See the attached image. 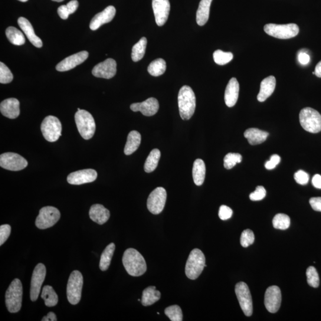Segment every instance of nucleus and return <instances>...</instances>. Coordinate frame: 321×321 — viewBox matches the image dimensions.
I'll return each mask as SVG.
<instances>
[{"mask_svg":"<svg viewBox=\"0 0 321 321\" xmlns=\"http://www.w3.org/2000/svg\"><path fill=\"white\" fill-rule=\"evenodd\" d=\"M152 5L157 25L163 26L168 20L170 14L169 0H152Z\"/></svg>","mask_w":321,"mask_h":321,"instance_id":"obj_18","label":"nucleus"},{"mask_svg":"<svg viewBox=\"0 0 321 321\" xmlns=\"http://www.w3.org/2000/svg\"><path fill=\"white\" fill-rule=\"evenodd\" d=\"M235 293L245 315L251 316L253 313V304L250 290L248 285L244 282L237 283L235 285Z\"/></svg>","mask_w":321,"mask_h":321,"instance_id":"obj_12","label":"nucleus"},{"mask_svg":"<svg viewBox=\"0 0 321 321\" xmlns=\"http://www.w3.org/2000/svg\"><path fill=\"white\" fill-rule=\"evenodd\" d=\"M0 111L3 116L11 119H15L20 114V103L14 98H8L0 104Z\"/></svg>","mask_w":321,"mask_h":321,"instance_id":"obj_22","label":"nucleus"},{"mask_svg":"<svg viewBox=\"0 0 321 321\" xmlns=\"http://www.w3.org/2000/svg\"><path fill=\"white\" fill-rule=\"evenodd\" d=\"M23 288L21 281L18 278L12 281L6 293L7 308L11 313H17L21 309Z\"/></svg>","mask_w":321,"mask_h":321,"instance_id":"obj_4","label":"nucleus"},{"mask_svg":"<svg viewBox=\"0 0 321 321\" xmlns=\"http://www.w3.org/2000/svg\"><path fill=\"white\" fill-rule=\"evenodd\" d=\"M146 45L147 39L143 37L133 46L132 52V58L133 61L137 62L142 60L145 54Z\"/></svg>","mask_w":321,"mask_h":321,"instance_id":"obj_36","label":"nucleus"},{"mask_svg":"<svg viewBox=\"0 0 321 321\" xmlns=\"http://www.w3.org/2000/svg\"><path fill=\"white\" fill-rule=\"evenodd\" d=\"M42 299L44 300L45 305L48 307H53L57 305L58 297L56 293L50 286H45L42 289Z\"/></svg>","mask_w":321,"mask_h":321,"instance_id":"obj_33","label":"nucleus"},{"mask_svg":"<svg viewBox=\"0 0 321 321\" xmlns=\"http://www.w3.org/2000/svg\"><path fill=\"white\" fill-rule=\"evenodd\" d=\"M122 262L127 273L131 276H141L146 271L147 267L145 259L135 249H127L124 252Z\"/></svg>","mask_w":321,"mask_h":321,"instance_id":"obj_1","label":"nucleus"},{"mask_svg":"<svg viewBox=\"0 0 321 321\" xmlns=\"http://www.w3.org/2000/svg\"><path fill=\"white\" fill-rule=\"evenodd\" d=\"M212 0H201L196 13V22L199 26H204L208 22Z\"/></svg>","mask_w":321,"mask_h":321,"instance_id":"obj_30","label":"nucleus"},{"mask_svg":"<svg viewBox=\"0 0 321 321\" xmlns=\"http://www.w3.org/2000/svg\"><path fill=\"white\" fill-rule=\"evenodd\" d=\"M239 94V84L235 77L231 78L226 87L224 100L226 106L232 107L236 104Z\"/></svg>","mask_w":321,"mask_h":321,"instance_id":"obj_23","label":"nucleus"},{"mask_svg":"<svg viewBox=\"0 0 321 321\" xmlns=\"http://www.w3.org/2000/svg\"><path fill=\"white\" fill-rule=\"evenodd\" d=\"M205 267L204 254L198 249H194L191 251L186 262L185 273L187 277L191 280L197 279Z\"/></svg>","mask_w":321,"mask_h":321,"instance_id":"obj_3","label":"nucleus"},{"mask_svg":"<svg viewBox=\"0 0 321 321\" xmlns=\"http://www.w3.org/2000/svg\"><path fill=\"white\" fill-rule=\"evenodd\" d=\"M74 119L81 136L85 140L91 139L96 130V123L91 114L86 110H81L75 114Z\"/></svg>","mask_w":321,"mask_h":321,"instance_id":"obj_5","label":"nucleus"},{"mask_svg":"<svg viewBox=\"0 0 321 321\" xmlns=\"http://www.w3.org/2000/svg\"><path fill=\"white\" fill-rule=\"evenodd\" d=\"M160 298L159 291L156 290L155 286H150L143 290L141 303L144 306L152 305L153 304L158 302Z\"/></svg>","mask_w":321,"mask_h":321,"instance_id":"obj_31","label":"nucleus"},{"mask_svg":"<svg viewBox=\"0 0 321 321\" xmlns=\"http://www.w3.org/2000/svg\"><path fill=\"white\" fill-rule=\"evenodd\" d=\"M78 7L77 0H71L67 5L61 6L58 9V14L62 19H67L70 14L76 11Z\"/></svg>","mask_w":321,"mask_h":321,"instance_id":"obj_38","label":"nucleus"},{"mask_svg":"<svg viewBox=\"0 0 321 321\" xmlns=\"http://www.w3.org/2000/svg\"><path fill=\"white\" fill-rule=\"evenodd\" d=\"M41 129L44 138L48 142L57 141L61 136V124L56 117H46L42 121Z\"/></svg>","mask_w":321,"mask_h":321,"instance_id":"obj_9","label":"nucleus"},{"mask_svg":"<svg viewBox=\"0 0 321 321\" xmlns=\"http://www.w3.org/2000/svg\"><path fill=\"white\" fill-rule=\"evenodd\" d=\"M310 60V55L307 53L306 51L302 50L298 54V61L302 65L308 64Z\"/></svg>","mask_w":321,"mask_h":321,"instance_id":"obj_51","label":"nucleus"},{"mask_svg":"<svg viewBox=\"0 0 321 321\" xmlns=\"http://www.w3.org/2000/svg\"><path fill=\"white\" fill-rule=\"evenodd\" d=\"M312 184L316 189H321V176L315 175L312 179Z\"/></svg>","mask_w":321,"mask_h":321,"instance_id":"obj_53","label":"nucleus"},{"mask_svg":"<svg viewBox=\"0 0 321 321\" xmlns=\"http://www.w3.org/2000/svg\"><path fill=\"white\" fill-rule=\"evenodd\" d=\"M294 180L298 184L301 185H305L309 182V176L308 174L303 170H299L294 175Z\"/></svg>","mask_w":321,"mask_h":321,"instance_id":"obj_48","label":"nucleus"},{"mask_svg":"<svg viewBox=\"0 0 321 321\" xmlns=\"http://www.w3.org/2000/svg\"><path fill=\"white\" fill-rule=\"evenodd\" d=\"M309 203L313 210L321 212V197L312 198Z\"/></svg>","mask_w":321,"mask_h":321,"instance_id":"obj_52","label":"nucleus"},{"mask_svg":"<svg viewBox=\"0 0 321 321\" xmlns=\"http://www.w3.org/2000/svg\"><path fill=\"white\" fill-rule=\"evenodd\" d=\"M276 86V79L273 76L265 78L261 82L260 93L258 95V100L264 102L274 93Z\"/></svg>","mask_w":321,"mask_h":321,"instance_id":"obj_25","label":"nucleus"},{"mask_svg":"<svg viewBox=\"0 0 321 321\" xmlns=\"http://www.w3.org/2000/svg\"><path fill=\"white\" fill-rule=\"evenodd\" d=\"M264 31L271 37L287 39L295 37L299 34V28L295 24L286 25L270 24L265 25Z\"/></svg>","mask_w":321,"mask_h":321,"instance_id":"obj_8","label":"nucleus"},{"mask_svg":"<svg viewBox=\"0 0 321 321\" xmlns=\"http://www.w3.org/2000/svg\"><path fill=\"white\" fill-rule=\"evenodd\" d=\"M273 227L279 230H286L290 227V218L286 214H278L273 219Z\"/></svg>","mask_w":321,"mask_h":321,"instance_id":"obj_39","label":"nucleus"},{"mask_svg":"<svg viewBox=\"0 0 321 321\" xmlns=\"http://www.w3.org/2000/svg\"><path fill=\"white\" fill-rule=\"evenodd\" d=\"M280 160L281 158L279 155L277 154L272 155L270 159L265 163V168L269 170L276 168V166L280 163Z\"/></svg>","mask_w":321,"mask_h":321,"instance_id":"obj_50","label":"nucleus"},{"mask_svg":"<svg viewBox=\"0 0 321 321\" xmlns=\"http://www.w3.org/2000/svg\"><path fill=\"white\" fill-rule=\"evenodd\" d=\"M52 1L56 2H61L64 1V0H52Z\"/></svg>","mask_w":321,"mask_h":321,"instance_id":"obj_56","label":"nucleus"},{"mask_svg":"<svg viewBox=\"0 0 321 321\" xmlns=\"http://www.w3.org/2000/svg\"><path fill=\"white\" fill-rule=\"evenodd\" d=\"M306 276L307 283L310 286L317 288L319 285V277L316 268L313 267H309L306 270Z\"/></svg>","mask_w":321,"mask_h":321,"instance_id":"obj_43","label":"nucleus"},{"mask_svg":"<svg viewBox=\"0 0 321 321\" xmlns=\"http://www.w3.org/2000/svg\"><path fill=\"white\" fill-rule=\"evenodd\" d=\"M315 74L317 77H321V61L316 65Z\"/></svg>","mask_w":321,"mask_h":321,"instance_id":"obj_55","label":"nucleus"},{"mask_svg":"<svg viewBox=\"0 0 321 321\" xmlns=\"http://www.w3.org/2000/svg\"><path fill=\"white\" fill-rule=\"evenodd\" d=\"M90 217L92 220L96 223L103 225L109 220L110 212L103 205L95 204L90 208Z\"/></svg>","mask_w":321,"mask_h":321,"instance_id":"obj_26","label":"nucleus"},{"mask_svg":"<svg viewBox=\"0 0 321 321\" xmlns=\"http://www.w3.org/2000/svg\"><path fill=\"white\" fill-rule=\"evenodd\" d=\"M242 160V156L238 153H228L224 157V166L226 169L230 170Z\"/></svg>","mask_w":321,"mask_h":321,"instance_id":"obj_42","label":"nucleus"},{"mask_svg":"<svg viewBox=\"0 0 321 321\" xmlns=\"http://www.w3.org/2000/svg\"><path fill=\"white\" fill-rule=\"evenodd\" d=\"M140 143H141L140 134L137 131H132L127 136V142L125 147H124V153L126 155L132 154L138 149Z\"/></svg>","mask_w":321,"mask_h":321,"instance_id":"obj_28","label":"nucleus"},{"mask_svg":"<svg viewBox=\"0 0 321 321\" xmlns=\"http://www.w3.org/2000/svg\"><path fill=\"white\" fill-rule=\"evenodd\" d=\"M7 38L13 45H22L25 43V38L24 34L19 29L13 26H10L6 29Z\"/></svg>","mask_w":321,"mask_h":321,"instance_id":"obj_34","label":"nucleus"},{"mask_svg":"<svg viewBox=\"0 0 321 321\" xmlns=\"http://www.w3.org/2000/svg\"><path fill=\"white\" fill-rule=\"evenodd\" d=\"M97 176V172L93 169L78 170L68 176L67 182L70 185H81L94 182Z\"/></svg>","mask_w":321,"mask_h":321,"instance_id":"obj_17","label":"nucleus"},{"mask_svg":"<svg viewBox=\"0 0 321 321\" xmlns=\"http://www.w3.org/2000/svg\"><path fill=\"white\" fill-rule=\"evenodd\" d=\"M160 157V152L158 149H153L150 152L144 166V170L146 173H149L154 171L158 166Z\"/></svg>","mask_w":321,"mask_h":321,"instance_id":"obj_35","label":"nucleus"},{"mask_svg":"<svg viewBox=\"0 0 321 321\" xmlns=\"http://www.w3.org/2000/svg\"><path fill=\"white\" fill-rule=\"evenodd\" d=\"M13 79V75L9 68L2 63H0V83L6 84L11 83Z\"/></svg>","mask_w":321,"mask_h":321,"instance_id":"obj_44","label":"nucleus"},{"mask_svg":"<svg viewBox=\"0 0 321 321\" xmlns=\"http://www.w3.org/2000/svg\"><path fill=\"white\" fill-rule=\"evenodd\" d=\"M166 199L167 192L166 189L162 187H159L150 193L148 201H147V208L152 214L158 215L165 208Z\"/></svg>","mask_w":321,"mask_h":321,"instance_id":"obj_13","label":"nucleus"},{"mask_svg":"<svg viewBox=\"0 0 321 321\" xmlns=\"http://www.w3.org/2000/svg\"><path fill=\"white\" fill-rule=\"evenodd\" d=\"M269 133L257 128H250L245 131L244 136L252 145H259L267 140Z\"/></svg>","mask_w":321,"mask_h":321,"instance_id":"obj_27","label":"nucleus"},{"mask_svg":"<svg viewBox=\"0 0 321 321\" xmlns=\"http://www.w3.org/2000/svg\"><path fill=\"white\" fill-rule=\"evenodd\" d=\"M159 108L158 101L155 98H149L143 102L134 103L130 106V109L134 112L140 111L143 115L148 117L155 115Z\"/></svg>","mask_w":321,"mask_h":321,"instance_id":"obj_20","label":"nucleus"},{"mask_svg":"<svg viewBox=\"0 0 321 321\" xmlns=\"http://www.w3.org/2000/svg\"><path fill=\"white\" fill-rule=\"evenodd\" d=\"M89 53L86 51L77 52L70 56L64 59L56 66V70L59 71H66L71 70L87 60Z\"/></svg>","mask_w":321,"mask_h":321,"instance_id":"obj_19","label":"nucleus"},{"mask_svg":"<svg viewBox=\"0 0 321 321\" xmlns=\"http://www.w3.org/2000/svg\"><path fill=\"white\" fill-rule=\"evenodd\" d=\"M57 320L56 315L52 312H49L47 316L43 317L42 319V321H56Z\"/></svg>","mask_w":321,"mask_h":321,"instance_id":"obj_54","label":"nucleus"},{"mask_svg":"<svg viewBox=\"0 0 321 321\" xmlns=\"http://www.w3.org/2000/svg\"><path fill=\"white\" fill-rule=\"evenodd\" d=\"M255 241V235L254 232L250 229L242 232L240 237V244L242 247L247 248L254 244Z\"/></svg>","mask_w":321,"mask_h":321,"instance_id":"obj_45","label":"nucleus"},{"mask_svg":"<svg viewBox=\"0 0 321 321\" xmlns=\"http://www.w3.org/2000/svg\"><path fill=\"white\" fill-rule=\"evenodd\" d=\"M192 175L193 181L197 186H201L204 182L206 175V167L204 160L197 159L193 163Z\"/></svg>","mask_w":321,"mask_h":321,"instance_id":"obj_29","label":"nucleus"},{"mask_svg":"<svg viewBox=\"0 0 321 321\" xmlns=\"http://www.w3.org/2000/svg\"><path fill=\"white\" fill-rule=\"evenodd\" d=\"M166 315L172 321H182L183 320V313L181 308L178 305L170 306L165 310Z\"/></svg>","mask_w":321,"mask_h":321,"instance_id":"obj_41","label":"nucleus"},{"mask_svg":"<svg viewBox=\"0 0 321 321\" xmlns=\"http://www.w3.org/2000/svg\"><path fill=\"white\" fill-rule=\"evenodd\" d=\"M115 248V244L111 243L105 249L101 255L100 263V268L101 271H105L109 269Z\"/></svg>","mask_w":321,"mask_h":321,"instance_id":"obj_32","label":"nucleus"},{"mask_svg":"<svg viewBox=\"0 0 321 321\" xmlns=\"http://www.w3.org/2000/svg\"><path fill=\"white\" fill-rule=\"evenodd\" d=\"M46 276V268L43 264H38L33 272L31 284V299L32 302L38 299L42 283Z\"/></svg>","mask_w":321,"mask_h":321,"instance_id":"obj_14","label":"nucleus"},{"mask_svg":"<svg viewBox=\"0 0 321 321\" xmlns=\"http://www.w3.org/2000/svg\"><path fill=\"white\" fill-rule=\"evenodd\" d=\"M60 218V212L53 206H45L40 209L35 221V225L39 229L44 230L52 227Z\"/></svg>","mask_w":321,"mask_h":321,"instance_id":"obj_10","label":"nucleus"},{"mask_svg":"<svg viewBox=\"0 0 321 321\" xmlns=\"http://www.w3.org/2000/svg\"><path fill=\"white\" fill-rule=\"evenodd\" d=\"M18 25L22 30L24 32L26 37L28 38L29 41L37 48H41L42 47V42L41 39L37 37L35 34L34 29L33 28L30 22L25 18H20L18 19Z\"/></svg>","mask_w":321,"mask_h":321,"instance_id":"obj_24","label":"nucleus"},{"mask_svg":"<svg viewBox=\"0 0 321 321\" xmlns=\"http://www.w3.org/2000/svg\"><path fill=\"white\" fill-rule=\"evenodd\" d=\"M116 10L114 6H110L103 12L98 13L91 20L90 27L92 31H96L101 26L108 24L114 19L116 15Z\"/></svg>","mask_w":321,"mask_h":321,"instance_id":"obj_21","label":"nucleus"},{"mask_svg":"<svg viewBox=\"0 0 321 321\" xmlns=\"http://www.w3.org/2000/svg\"><path fill=\"white\" fill-rule=\"evenodd\" d=\"M166 70V62L163 58H158L150 63L148 67V71L153 76H159L165 73Z\"/></svg>","mask_w":321,"mask_h":321,"instance_id":"obj_37","label":"nucleus"},{"mask_svg":"<svg viewBox=\"0 0 321 321\" xmlns=\"http://www.w3.org/2000/svg\"><path fill=\"white\" fill-rule=\"evenodd\" d=\"M266 190L263 186H259L255 192L251 193L250 198L252 201H258L263 200L266 196Z\"/></svg>","mask_w":321,"mask_h":321,"instance_id":"obj_46","label":"nucleus"},{"mask_svg":"<svg viewBox=\"0 0 321 321\" xmlns=\"http://www.w3.org/2000/svg\"><path fill=\"white\" fill-rule=\"evenodd\" d=\"M232 209L226 205H221L218 212L219 217L222 220H227L232 217Z\"/></svg>","mask_w":321,"mask_h":321,"instance_id":"obj_49","label":"nucleus"},{"mask_svg":"<svg viewBox=\"0 0 321 321\" xmlns=\"http://www.w3.org/2000/svg\"><path fill=\"white\" fill-rule=\"evenodd\" d=\"M11 226L9 224L2 225L0 227V245L4 244L11 235Z\"/></svg>","mask_w":321,"mask_h":321,"instance_id":"obj_47","label":"nucleus"},{"mask_svg":"<svg viewBox=\"0 0 321 321\" xmlns=\"http://www.w3.org/2000/svg\"><path fill=\"white\" fill-rule=\"evenodd\" d=\"M178 105L180 117L188 120L194 114L196 109V97L194 92L189 86H183L178 95Z\"/></svg>","mask_w":321,"mask_h":321,"instance_id":"obj_2","label":"nucleus"},{"mask_svg":"<svg viewBox=\"0 0 321 321\" xmlns=\"http://www.w3.org/2000/svg\"><path fill=\"white\" fill-rule=\"evenodd\" d=\"M213 58L215 63L223 65L227 64L233 58V54L230 52H224L220 50H216L213 54Z\"/></svg>","mask_w":321,"mask_h":321,"instance_id":"obj_40","label":"nucleus"},{"mask_svg":"<svg viewBox=\"0 0 321 321\" xmlns=\"http://www.w3.org/2000/svg\"><path fill=\"white\" fill-rule=\"evenodd\" d=\"M116 72V61L114 59L108 58L102 63L96 65L94 67L92 73L97 77L110 79L115 76Z\"/></svg>","mask_w":321,"mask_h":321,"instance_id":"obj_16","label":"nucleus"},{"mask_svg":"<svg viewBox=\"0 0 321 321\" xmlns=\"http://www.w3.org/2000/svg\"><path fill=\"white\" fill-rule=\"evenodd\" d=\"M84 278L80 271H73L68 278L67 287V296L68 302L71 304L79 303L83 290Z\"/></svg>","mask_w":321,"mask_h":321,"instance_id":"obj_7","label":"nucleus"},{"mask_svg":"<svg viewBox=\"0 0 321 321\" xmlns=\"http://www.w3.org/2000/svg\"><path fill=\"white\" fill-rule=\"evenodd\" d=\"M301 126L307 132L319 133L321 131V115L318 111L306 107L301 110L299 114Z\"/></svg>","mask_w":321,"mask_h":321,"instance_id":"obj_6","label":"nucleus"},{"mask_svg":"<svg viewBox=\"0 0 321 321\" xmlns=\"http://www.w3.org/2000/svg\"><path fill=\"white\" fill-rule=\"evenodd\" d=\"M19 1L21 2H28V0H19Z\"/></svg>","mask_w":321,"mask_h":321,"instance_id":"obj_57","label":"nucleus"},{"mask_svg":"<svg viewBox=\"0 0 321 321\" xmlns=\"http://www.w3.org/2000/svg\"><path fill=\"white\" fill-rule=\"evenodd\" d=\"M265 306L268 312L276 313L279 310L281 303V293L276 286L268 287L265 294Z\"/></svg>","mask_w":321,"mask_h":321,"instance_id":"obj_15","label":"nucleus"},{"mask_svg":"<svg viewBox=\"0 0 321 321\" xmlns=\"http://www.w3.org/2000/svg\"><path fill=\"white\" fill-rule=\"evenodd\" d=\"M28 165L27 160L18 153L6 152L0 156V166L10 171H21Z\"/></svg>","mask_w":321,"mask_h":321,"instance_id":"obj_11","label":"nucleus"}]
</instances>
